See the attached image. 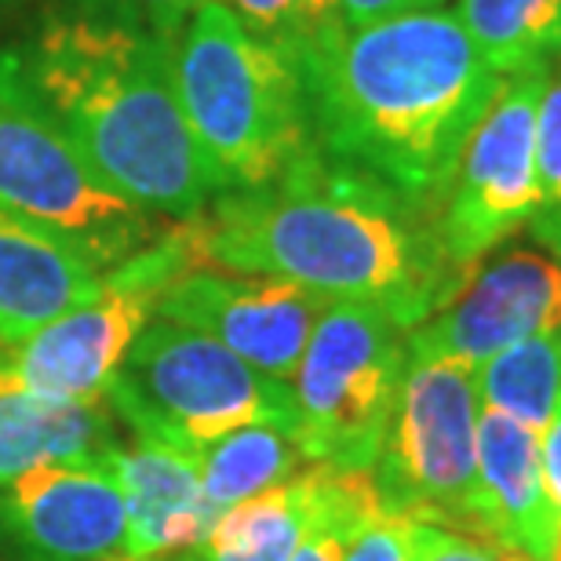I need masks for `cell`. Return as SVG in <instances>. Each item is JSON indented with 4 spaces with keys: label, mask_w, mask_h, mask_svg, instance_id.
I'll list each match as a JSON object with an SVG mask.
<instances>
[{
    "label": "cell",
    "mask_w": 561,
    "mask_h": 561,
    "mask_svg": "<svg viewBox=\"0 0 561 561\" xmlns=\"http://www.w3.org/2000/svg\"><path fill=\"white\" fill-rule=\"evenodd\" d=\"M201 263L296 280L332 302H373L416 329L463 288L442 211L329 161L318 146L277 179L227 190L190 219Z\"/></svg>",
    "instance_id": "1"
},
{
    "label": "cell",
    "mask_w": 561,
    "mask_h": 561,
    "mask_svg": "<svg viewBox=\"0 0 561 561\" xmlns=\"http://www.w3.org/2000/svg\"><path fill=\"white\" fill-rule=\"evenodd\" d=\"M313 146L329 161L442 211L459 153L507 77L456 11L324 26L296 51Z\"/></svg>",
    "instance_id": "2"
},
{
    "label": "cell",
    "mask_w": 561,
    "mask_h": 561,
    "mask_svg": "<svg viewBox=\"0 0 561 561\" xmlns=\"http://www.w3.org/2000/svg\"><path fill=\"white\" fill-rule=\"evenodd\" d=\"M11 48L55 125L125 201L190 222L222 194L179 103L172 41L88 0H62Z\"/></svg>",
    "instance_id": "3"
},
{
    "label": "cell",
    "mask_w": 561,
    "mask_h": 561,
    "mask_svg": "<svg viewBox=\"0 0 561 561\" xmlns=\"http://www.w3.org/2000/svg\"><path fill=\"white\" fill-rule=\"evenodd\" d=\"M172 62L186 125L222 194L271 183L313 150L296 55L244 30L219 0L190 15Z\"/></svg>",
    "instance_id": "4"
},
{
    "label": "cell",
    "mask_w": 561,
    "mask_h": 561,
    "mask_svg": "<svg viewBox=\"0 0 561 561\" xmlns=\"http://www.w3.org/2000/svg\"><path fill=\"white\" fill-rule=\"evenodd\" d=\"M103 401L142 442L186 456L252 423L296 434L291 383H280L208 335L164 318H153L131 343Z\"/></svg>",
    "instance_id": "5"
},
{
    "label": "cell",
    "mask_w": 561,
    "mask_h": 561,
    "mask_svg": "<svg viewBox=\"0 0 561 561\" xmlns=\"http://www.w3.org/2000/svg\"><path fill=\"white\" fill-rule=\"evenodd\" d=\"M0 208L66 241L103 274L164 233V219L95 175L33 95L15 48H0Z\"/></svg>",
    "instance_id": "6"
},
{
    "label": "cell",
    "mask_w": 561,
    "mask_h": 561,
    "mask_svg": "<svg viewBox=\"0 0 561 561\" xmlns=\"http://www.w3.org/2000/svg\"><path fill=\"white\" fill-rule=\"evenodd\" d=\"M409 368V329L373 302H329L291 376L310 467L373 474Z\"/></svg>",
    "instance_id": "7"
},
{
    "label": "cell",
    "mask_w": 561,
    "mask_h": 561,
    "mask_svg": "<svg viewBox=\"0 0 561 561\" xmlns=\"http://www.w3.org/2000/svg\"><path fill=\"white\" fill-rule=\"evenodd\" d=\"M478 420L474 368L448 357H409L383 448L368 474L379 503L401 518L485 540Z\"/></svg>",
    "instance_id": "8"
},
{
    "label": "cell",
    "mask_w": 561,
    "mask_h": 561,
    "mask_svg": "<svg viewBox=\"0 0 561 561\" xmlns=\"http://www.w3.org/2000/svg\"><path fill=\"white\" fill-rule=\"evenodd\" d=\"M190 222H175L153 244L99 277L95 291L44 324L30 340L8 346V365L37 394L62 401H103L110 379L157 318V302L175 277L197 266Z\"/></svg>",
    "instance_id": "9"
},
{
    "label": "cell",
    "mask_w": 561,
    "mask_h": 561,
    "mask_svg": "<svg viewBox=\"0 0 561 561\" xmlns=\"http://www.w3.org/2000/svg\"><path fill=\"white\" fill-rule=\"evenodd\" d=\"M551 70L536 66L507 77L496 103L478 121L459 153L453 186L442 205V241L459 271H474L492 249L533 219L540 179H536V125Z\"/></svg>",
    "instance_id": "10"
},
{
    "label": "cell",
    "mask_w": 561,
    "mask_h": 561,
    "mask_svg": "<svg viewBox=\"0 0 561 561\" xmlns=\"http://www.w3.org/2000/svg\"><path fill=\"white\" fill-rule=\"evenodd\" d=\"M332 299L271 274H238L197 263L175 277L157 302V318L186 324L260 373L291 383L313 324Z\"/></svg>",
    "instance_id": "11"
},
{
    "label": "cell",
    "mask_w": 561,
    "mask_h": 561,
    "mask_svg": "<svg viewBox=\"0 0 561 561\" xmlns=\"http://www.w3.org/2000/svg\"><path fill=\"white\" fill-rule=\"evenodd\" d=\"M551 329H561V263L507 252L478 263L442 310L409 329V357H448L478 368L492 354Z\"/></svg>",
    "instance_id": "12"
},
{
    "label": "cell",
    "mask_w": 561,
    "mask_h": 561,
    "mask_svg": "<svg viewBox=\"0 0 561 561\" xmlns=\"http://www.w3.org/2000/svg\"><path fill=\"white\" fill-rule=\"evenodd\" d=\"M0 533L26 561H114L125 554V492L106 456L41 463L0 485Z\"/></svg>",
    "instance_id": "13"
},
{
    "label": "cell",
    "mask_w": 561,
    "mask_h": 561,
    "mask_svg": "<svg viewBox=\"0 0 561 561\" xmlns=\"http://www.w3.org/2000/svg\"><path fill=\"white\" fill-rule=\"evenodd\" d=\"M106 467L125 492L128 536L121 561H164L197 551L216 518L201 492L194 456L131 437V445L110 448Z\"/></svg>",
    "instance_id": "14"
},
{
    "label": "cell",
    "mask_w": 561,
    "mask_h": 561,
    "mask_svg": "<svg viewBox=\"0 0 561 561\" xmlns=\"http://www.w3.org/2000/svg\"><path fill=\"white\" fill-rule=\"evenodd\" d=\"M478 492L485 540L533 561H547L558 511L543 478L540 434L503 412L481 409Z\"/></svg>",
    "instance_id": "15"
},
{
    "label": "cell",
    "mask_w": 561,
    "mask_h": 561,
    "mask_svg": "<svg viewBox=\"0 0 561 561\" xmlns=\"http://www.w3.org/2000/svg\"><path fill=\"white\" fill-rule=\"evenodd\" d=\"M103 271L15 211L0 208V343L15 346L88 299Z\"/></svg>",
    "instance_id": "16"
},
{
    "label": "cell",
    "mask_w": 561,
    "mask_h": 561,
    "mask_svg": "<svg viewBox=\"0 0 561 561\" xmlns=\"http://www.w3.org/2000/svg\"><path fill=\"white\" fill-rule=\"evenodd\" d=\"M117 445L106 401H62L30 390L0 357V485L41 463L95 459Z\"/></svg>",
    "instance_id": "17"
},
{
    "label": "cell",
    "mask_w": 561,
    "mask_h": 561,
    "mask_svg": "<svg viewBox=\"0 0 561 561\" xmlns=\"http://www.w3.org/2000/svg\"><path fill=\"white\" fill-rule=\"evenodd\" d=\"M329 496V470L307 467L296 478L219 514L197 551L179 561H291L318 525Z\"/></svg>",
    "instance_id": "18"
},
{
    "label": "cell",
    "mask_w": 561,
    "mask_h": 561,
    "mask_svg": "<svg viewBox=\"0 0 561 561\" xmlns=\"http://www.w3.org/2000/svg\"><path fill=\"white\" fill-rule=\"evenodd\" d=\"M194 467L211 518H219L238 503L296 478L310 463L291 431H280V426L271 423H252L197 448Z\"/></svg>",
    "instance_id": "19"
},
{
    "label": "cell",
    "mask_w": 561,
    "mask_h": 561,
    "mask_svg": "<svg viewBox=\"0 0 561 561\" xmlns=\"http://www.w3.org/2000/svg\"><path fill=\"white\" fill-rule=\"evenodd\" d=\"M456 19L500 77L561 62V0H459Z\"/></svg>",
    "instance_id": "20"
},
{
    "label": "cell",
    "mask_w": 561,
    "mask_h": 561,
    "mask_svg": "<svg viewBox=\"0 0 561 561\" xmlns=\"http://www.w3.org/2000/svg\"><path fill=\"white\" fill-rule=\"evenodd\" d=\"M481 409L503 412L529 431L543 434L561 401V329L492 354L474 368Z\"/></svg>",
    "instance_id": "21"
},
{
    "label": "cell",
    "mask_w": 561,
    "mask_h": 561,
    "mask_svg": "<svg viewBox=\"0 0 561 561\" xmlns=\"http://www.w3.org/2000/svg\"><path fill=\"white\" fill-rule=\"evenodd\" d=\"M536 179L540 197L529 219V230L540 249L561 263V62L547 77L540 99V125H536Z\"/></svg>",
    "instance_id": "22"
},
{
    "label": "cell",
    "mask_w": 561,
    "mask_h": 561,
    "mask_svg": "<svg viewBox=\"0 0 561 561\" xmlns=\"http://www.w3.org/2000/svg\"><path fill=\"white\" fill-rule=\"evenodd\" d=\"M244 30L296 55L329 19V0H219Z\"/></svg>",
    "instance_id": "23"
},
{
    "label": "cell",
    "mask_w": 561,
    "mask_h": 561,
    "mask_svg": "<svg viewBox=\"0 0 561 561\" xmlns=\"http://www.w3.org/2000/svg\"><path fill=\"white\" fill-rule=\"evenodd\" d=\"M376 496V485L368 474H343V470H329V496H324V511L318 525L307 533L299 551L291 561H340L343 533L351 518L362 507H368Z\"/></svg>",
    "instance_id": "24"
},
{
    "label": "cell",
    "mask_w": 561,
    "mask_h": 561,
    "mask_svg": "<svg viewBox=\"0 0 561 561\" xmlns=\"http://www.w3.org/2000/svg\"><path fill=\"white\" fill-rule=\"evenodd\" d=\"M340 561H416L412 518H401L373 500L346 525Z\"/></svg>",
    "instance_id": "25"
},
{
    "label": "cell",
    "mask_w": 561,
    "mask_h": 561,
    "mask_svg": "<svg viewBox=\"0 0 561 561\" xmlns=\"http://www.w3.org/2000/svg\"><path fill=\"white\" fill-rule=\"evenodd\" d=\"M412 543H416V561H533L500 543L474 540V536L426 522H412Z\"/></svg>",
    "instance_id": "26"
},
{
    "label": "cell",
    "mask_w": 561,
    "mask_h": 561,
    "mask_svg": "<svg viewBox=\"0 0 561 561\" xmlns=\"http://www.w3.org/2000/svg\"><path fill=\"white\" fill-rule=\"evenodd\" d=\"M88 4L114 11V15L136 22V26L175 44L190 15H194L201 4H208V0H88Z\"/></svg>",
    "instance_id": "27"
},
{
    "label": "cell",
    "mask_w": 561,
    "mask_h": 561,
    "mask_svg": "<svg viewBox=\"0 0 561 561\" xmlns=\"http://www.w3.org/2000/svg\"><path fill=\"white\" fill-rule=\"evenodd\" d=\"M442 4L445 0H329V19L343 26H365V22L416 15V11H434Z\"/></svg>",
    "instance_id": "28"
},
{
    "label": "cell",
    "mask_w": 561,
    "mask_h": 561,
    "mask_svg": "<svg viewBox=\"0 0 561 561\" xmlns=\"http://www.w3.org/2000/svg\"><path fill=\"white\" fill-rule=\"evenodd\" d=\"M540 448H543V478H547V492H551L554 511L561 514V401H558V409H554L551 423L543 426Z\"/></svg>",
    "instance_id": "29"
},
{
    "label": "cell",
    "mask_w": 561,
    "mask_h": 561,
    "mask_svg": "<svg viewBox=\"0 0 561 561\" xmlns=\"http://www.w3.org/2000/svg\"><path fill=\"white\" fill-rule=\"evenodd\" d=\"M22 8H26V4H22V0H0V26H4V22L15 19Z\"/></svg>",
    "instance_id": "30"
},
{
    "label": "cell",
    "mask_w": 561,
    "mask_h": 561,
    "mask_svg": "<svg viewBox=\"0 0 561 561\" xmlns=\"http://www.w3.org/2000/svg\"><path fill=\"white\" fill-rule=\"evenodd\" d=\"M4 354H8V346H4V343H0V357H4Z\"/></svg>",
    "instance_id": "31"
},
{
    "label": "cell",
    "mask_w": 561,
    "mask_h": 561,
    "mask_svg": "<svg viewBox=\"0 0 561 561\" xmlns=\"http://www.w3.org/2000/svg\"><path fill=\"white\" fill-rule=\"evenodd\" d=\"M22 4H30V0H22Z\"/></svg>",
    "instance_id": "32"
}]
</instances>
